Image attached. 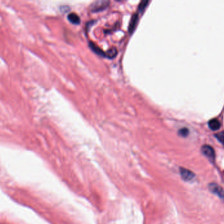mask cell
Returning <instances> with one entry per match:
<instances>
[{"mask_svg": "<svg viewBox=\"0 0 224 224\" xmlns=\"http://www.w3.org/2000/svg\"><path fill=\"white\" fill-rule=\"evenodd\" d=\"M109 4V1H106V0H99V1H95L90 5V11L94 12V13L102 11L108 7Z\"/></svg>", "mask_w": 224, "mask_h": 224, "instance_id": "obj_1", "label": "cell"}, {"mask_svg": "<svg viewBox=\"0 0 224 224\" xmlns=\"http://www.w3.org/2000/svg\"><path fill=\"white\" fill-rule=\"evenodd\" d=\"M209 189L211 192L216 194L217 197L224 201V190L222 187L216 183H210L209 185Z\"/></svg>", "mask_w": 224, "mask_h": 224, "instance_id": "obj_2", "label": "cell"}, {"mask_svg": "<svg viewBox=\"0 0 224 224\" xmlns=\"http://www.w3.org/2000/svg\"><path fill=\"white\" fill-rule=\"evenodd\" d=\"M201 151H202L203 153L211 161H214L215 160V151L211 146L207 145H203L201 148Z\"/></svg>", "mask_w": 224, "mask_h": 224, "instance_id": "obj_3", "label": "cell"}, {"mask_svg": "<svg viewBox=\"0 0 224 224\" xmlns=\"http://www.w3.org/2000/svg\"><path fill=\"white\" fill-rule=\"evenodd\" d=\"M180 174H181V177H182V179L187 181H191L195 177V174L189 170L185 169V168H181Z\"/></svg>", "mask_w": 224, "mask_h": 224, "instance_id": "obj_4", "label": "cell"}, {"mask_svg": "<svg viewBox=\"0 0 224 224\" xmlns=\"http://www.w3.org/2000/svg\"><path fill=\"white\" fill-rule=\"evenodd\" d=\"M138 21V15L137 13H134L132 15V17L131 19V21H130L129 27V31L130 33H132L133 31L134 30L136 26H137Z\"/></svg>", "mask_w": 224, "mask_h": 224, "instance_id": "obj_5", "label": "cell"}, {"mask_svg": "<svg viewBox=\"0 0 224 224\" xmlns=\"http://www.w3.org/2000/svg\"><path fill=\"white\" fill-rule=\"evenodd\" d=\"M209 128L212 129V130L216 131L220 129L221 124L220 121L217 118H213V119H211L209 122Z\"/></svg>", "mask_w": 224, "mask_h": 224, "instance_id": "obj_6", "label": "cell"}, {"mask_svg": "<svg viewBox=\"0 0 224 224\" xmlns=\"http://www.w3.org/2000/svg\"><path fill=\"white\" fill-rule=\"evenodd\" d=\"M68 20L73 24H79L80 23V18L75 13H71L68 16Z\"/></svg>", "mask_w": 224, "mask_h": 224, "instance_id": "obj_7", "label": "cell"}, {"mask_svg": "<svg viewBox=\"0 0 224 224\" xmlns=\"http://www.w3.org/2000/svg\"><path fill=\"white\" fill-rule=\"evenodd\" d=\"M90 47L96 53L105 57L106 53H104V52L102 50H100V49L98 46H96L95 44H94L93 43H90Z\"/></svg>", "mask_w": 224, "mask_h": 224, "instance_id": "obj_8", "label": "cell"}, {"mask_svg": "<svg viewBox=\"0 0 224 224\" xmlns=\"http://www.w3.org/2000/svg\"><path fill=\"white\" fill-rule=\"evenodd\" d=\"M117 53H118V51H117V50L115 48H111L109 49V50L106 52V55H105V57H108L109 58H113L116 56Z\"/></svg>", "mask_w": 224, "mask_h": 224, "instance_id": "obj_9", "label": "cell"}, {"mask_svg": "<svg viewBox=\"0 0 224 224\" xmlns=\"http://www.w3.org/2000/svg\"><path fill=\"white\" fill-rule=\"evenodd\" d=\"M148 4H149L148 1H141L140 4H139V7H138L139 11H140V12L144 11V9L148 6Z\"/></svg>", "mask_w": 224, "mask_h": 224, "instance_id": "obj_10", "label": "cell"}, {"mask_svg": "<svg viewBox=\"0 0 224 224\" xmlns=\"http://www.w3.org/2000/svg\"><path fill=\"white\" fill-rule=\"evenodd\" d=\"M216 138L224 145V132L217 133L216 134Z\"/></svg>", "mask_w": 224, "mask_h": 224, "instance_id": "obj_11", "label": "cell"}, {"mask_svg": "<svg viewBox=\"0 0 224 224\" xmlns=\"http://www.w3.org/2000/svg\"><path fill=\"white\" fill-rule=\"evenodd\" d=\"M188 134H189V130L186 128H181L179 130V134L183 137H186Z\"/></svg>", "mask_w": 224, "mask_h": 224, "instance_id": "obj_12", "label": "cell"}]
</instances>
